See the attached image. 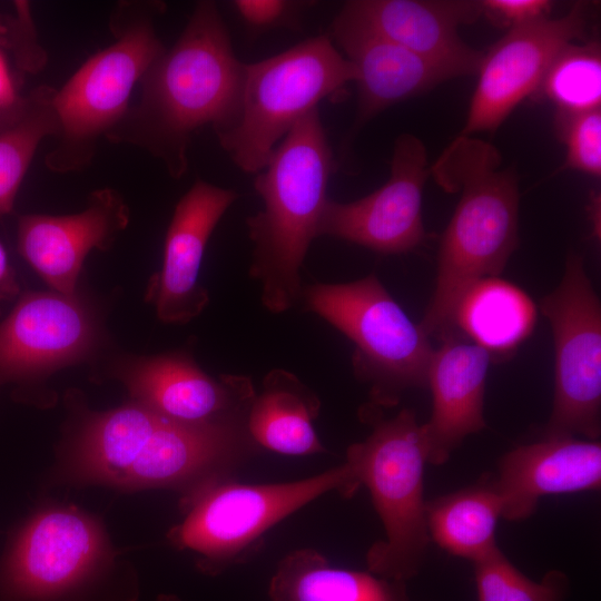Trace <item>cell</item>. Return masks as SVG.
<instances>
[{
  "instance_id": "cell-33",
  "label": "cell",
  "mask_w": 601,
  "mask_h": 601,
  "mask_svg": "<svg viewBox=\"0 0 601 601\" xmlns=\"http://www.w3.org/2000/svg\"><path fill=\"white\" fill-rule=\"evenodd\" d=\"M20 296V285L16 272L11 266L8 254L0 243V315L1 305L4 302L16 299Z\"/></svg>"
},
{
  "instance_id": "cell-27",
  "label": "cell",
  "mask_w": 601,
  "mask_h": 601,
  "mask_svg": "<svg viewBox=\"0 0 601 601\" xmlns=\"http://www.w3.org/2000/svg\"><path fill=\"white\" fill-rule=\"evenodd\" d=\"M556 106V112L600 109L601 50L597 41L566 45L552 60L536 92Z\"/></svg>"
},
{
  "instance_id": "cell-28",
  "label": "cell",
  "mask_w": 601,
  "mask_h": 601,
  "mask_svg": "<svg viewBox=\"0 0 601 601\" xmlns=\"http://www.w3.org/2000/svg\"><path fill=\"white\" fill-rule=\"evenodd\" d=\"M477 601H564L570 580L550 570L540 582L524 575L497 546L473 563Z\"/></svg>"
},
{
  "instance_id": "cell-26",
  "label": "cell",
  "mask_w": 601,
  "mask_h": 601,
  "mask_svg": "<svg viewBox=\"0 0 601 601\" xmlns=\"http://www.w3.org/2000/svg\"><path fill=\"white\" fill-rule=\"evenodd\" d=\"M55 91L52 87L40 86L28 92L19 117L0 130V216L13 210L39 145L58 134Z\"/></svg>"
},
{
  "instance_id": "cell-6",
  "label": "cell",
  "mask_w": 601,
  "mask_h": 601,
  "mask_svg": "<svg viewBox=\"0 0 601 601\" xmlns=\"http://www.w3.org/2000/svg\"><path fill=\"white\" fill-rule=\"evenodd\" d=\"M155 8L140 3L119 7L111 23L116 40L55 91L58 134L46 157L50 170H82L90 164L98 139L125 118L135 86L165 51L152 23Z\"/></svg>"
},
{
  "instance_id": "cell-11",
  "label": "cell",
  "mask_w": 601,
  "mask_h": 601,
  "mask_svg": "<svg viewBox=\"0 0 601 601\" xmlns=\"http://www.w3.org/2000/svg\"><path fill=\"white\" fill-rule=\"evenodd\" d=\"M554 341V394L548 436L601 432V306L583 259L571 253L558 287L541 304Z\"/></svg>"
},
{
  "instance_id": "cell-24",
  "label": "cell",
  "mask_w": 601,
  "mask_h": 601,
  "mask_svg": "<svg viewBox=\"0 0 601 601\" xmlns=\"http://www.w3.org/2000/svg\"><path fill=\"white\" fill-rule=\"evenodd\" d=\"M535 322L536 308L531 297L495 276L466 289L454 313L453 331L459 328L467 341L493 357L514 351L531 335Z\"/></svg>"
},
{
  "instance_id": "cell-10",
  "label": "cell",
  "mask_w": 601,
  "mask_h": 601,
  "mask_svg": "<svg viewBox=\"0 0 601 601\" xmlns=\"http://www.w3.org/2000/svg\"><path fill=\"white\" fill-rule=\"evenodd\" d=\"M305 306L355 345L353 367L371 385L376 405H395L412 387H425L434 348L374 274L349 283H316L302 290Z\"/></svg>"
},
{
  "instance_id": "cell-14",
  "label": "cell",
  "mask_w": 601,
  "mask_h": 601,
  "mask_svg": "<svg viewBox=\"0 0 601 601\" xmlns=\"http://www.w3.org/2000/svg\"><path fill=\"white\" fill-rule=\"evenodd\" d=\"M581 4L558 19L511 28L483 53L466 122L459 136L495 131L513 109L535 93L555 56L584 32Z\"/></svg>"
},
{
  "instance_id": "cell-29",
  "label": "cell",
  "mask_w": 601,
  "mask_h": 601,
  "mask_svg": "<svg viewBox=\"0 0 601 601\" xmlns=\"http://www.w3.org/2000/svg\"><path fill=\"white\" fill-rule=\"evenodd\" d=\"M555 129L566 146V157L560 171L579 170L593 177L601 174V111L555 114Z\"/></svg>"
},
{
  "instance_id": "cell-8",
  "label": "cell",
  "mask_w": 601,
  "mask_h": 601,
  "mask_svg": "<svg viewBox=\"0 0 601 601\" xmlns=\"http://www.w3.org/2000/svg\"><path fill=\"white\" fill-rule=\"evenodd\" d=\"M345 463L357 487L368 489L385 531L366 553L368 571L395 581L414 578L431 540L423 494L427 451L414 412L375 422L364 441L348 446Z\"/></svg>"
},
{
  "instance_id": "cell-31",
  "label": "cell",
  "mask_w": 601,
  "mask_h": 601,
  "mask_svg": "<svg viewBox=\"0 0 601 601\" xmlns=\"http://www.w3.org/2000/svg\"><path fill=\"white\" fill-rule=\"evenodd\" d=\"M305 3L287 0H235L231 7L253 32L293 27Z\"/></svg>"
},
{
  "instance_id": "cell-32",
  "label": "cell",
  "mask_w": 601,
  "mask_h": 601,
  "mask_svg": "<svg viewBox=\"0 0 601 601\" xmlns=\"http://www.w3.org/2000/svg\"><path fill=\"white\" fill-rule=\"evenodd\" d=\"M481 4L494 21L511 28L549 18L552 8L548 0H485Z\"/></svg>"
},
{
  "instance_id": "cell-25",
  "label": "cell",
  "mask_w": 601,
  "mask_h": 601,
  "mask_svg": "<svg viewBox=\"0 0 601 601\" xmlns=\"http://www.w3.org/2000/svg\"><path fill=\"white\" fill-rule=\"evenodd\" d=\"M500 518L502 501L494 481L485 480L426 502L430 539L447 553L472 563L497 548Z\"/></svg>"
},
{
  "instance_id": "cell-15",
  "label": "cell",
  "mask_w": 601,
  "mask_h": 601,
  "mask_svg": "<svg viewBox=\"0 0 601 601\" xmlns=\"http://www.w3.org/2000/svg\"><path fill=\"white\" fill-rule=\"evenodd\" d=\"M111 374L131 402L187 424L247 421L256 396L249 377H211L186 352L124 357L114 363Z\"/></svg>"
},
{
  "instance_id": "cell-17",
  "label": "cell",
  "mask_w": 601,
  "mask_h": 601,
  "mask_svg": "<svg viewBox=\"0 0 601 601\" xmlns=\"http://www.w3.org/2000/svg\"><path fill=\"white\" fill-rule=\"evenodd\" d=\"M129 223V208L111 188L90 194L87 207L71 215L28 214L18 219L20 256L51 290L75 295L92 249H107Z\"/></svg>"
},
{
  "instance_id": "cell-23",
  "label": "cell",
  "mask_w": 601,
  "mask_h": 601,
  "mask_svg": "<svg viewBox=\"0 0 601 601\" xmlns=\"http://www.w3.org/2000/svg\"><path fill=\"white\" fill-rule=\"evenodd\" d=\"M269 601H410L403 581L332 566L317 550L303 548L278 563Z\"/></svg>"
},
{
  "instance_id": "cell-9",
  "label": "cell",
  "mask_w": 601,
  "mask_h": 601,
  "mask_svg": "<svg viewBox=\"0 0 601 601\" xmlns=\"http://www.w3.org/2000/svg\"><path fill=\"white\" fill-rule=\"evenodd\" d=\"M357 489L345 462L292 482L243 484L225 479L184 500L186 516L167 536L175 548L198 555L199 571L217 575L245 562L272 526L307 503L329 492L351 497Z\"/></svg>"
},
{
  "instance_id": "cell-1",
  "label": "cell",
  "mask_w": 601,
  "mask_h": 601,
  "mask_svg": "<svg viewBox=\"0 0 601 601\" xmlns=\"http://www.w3.org/2000/svg\"><path fill=\"white\" fill-rule=\"evenodd\" d=\"M258 446L247 421L187 424L130 402L86 411L71 437L68 472L120 489H176L184 500L230 479Z\"/></svg>"
},
{
  "instance_id": "cell-12",
  "label": "cell",
  "mask_w": 601,
  "mask_h": 601,
  "mask_svg": "<svg viewBox=\"0 0 601 601\" xmlns=\"http://www.w3.org/2000/svg\"><path fill=\"white\" fill-rule=\"evenodd\" d=\"M98 339L95 313L77 294L22 293L0 322V387L27 385L83 362Z\"/></svg>"
},
{
  "instance_id": "cell-2",
  "label": "cell",
  "mask_w": 601,
  "mask_h": 601,
  "mask_svg": "<svg viewBox=\"0 0 601 601\" xmlns=\"http://www.w3.org/2000/svg\"><path fill=\"white\" fill-rule=\"evenodd\" d=\"M244 67L215 2H199L141 78L137 105L106 137L146 149L173 178L183 177L194 135L206 126L217 135L236 120Z\"/></svg>"
},
{
  "instance_id": "cell-16",
  "label": "cell",
  "mask_w": 601,
  "mask_h": 601,
  "mask_svg": "<svg viewBox=\"0 0 601 601\" xmlns=\"http://www.w3.org/2000/svg\"><path fill=\"white\" fill-rule=\"evenodd\" d=\"M237 198L233 189L197 180L178 200L165 237L161 268L146 290V300L161 322L188 323L208 304V292L199 284L204 253Z\"/></svg>"
},
{
  "instance_id": "cell-22",
  "label": "cell",
  "mask_w": 601,
  "mask_h": 601,
  "mask_svg": "<svg viewBox=\"0 0 601 601\" xmlns=\"http://www.w3.org/2000/svg\"><path fill=\"white\" fill-rule=\"evenodd\" d=\"M321 402L297 376L285 370L270 371L263 388L250 405L247 430L259 447L272 452L303 456L326 452L313 422Z\"/></svg>"
},
{
  "instance_id": "cell-4",
  "label": "cell",
  "mask_w": 601,
  "mask_h": 601,
  "mask_svg": "<svg viewBox=\"0 0 601 601\" xmlns=\"http://www.w3.org/2000/svg\"><path fill=\"white\" fill-rule=\"evenodd\" d=\"M334 160L318 109L280 140L254 180L263 208L246 219L254 245L249 275L265 308L279 314L302 295L300 268L328 201Z\"/></svg>"
},
{
  "instance_id": "cell-18",
  "label": "cell",
  "mask_w": 601,
  "mask_h": 601,
  "mask_svg": "<svg viewBox=\"0 0 601 601\" xmlns=\"http://www.w3.org/2000/svg\"><path fill=\"white\" fill-rule=\"evenodd\" d=\"M342 10L455 77L479 70L483 52L465 45L457 29L479 18L483 12L481 1L353 0Z\"/></svg>"
},
{
  "instance_id": "cell-30",
  "label": "cell",
  "mask_w": 601,
  "mask_h": 601,
  "mask_svg": "<svg viewBox=\"0 0 601 601\" xmlns=\"http://www.w3.org/2000/svg\"><path fill=\"white\" fill-rule=\"evenodd\" d=\"M31 19L27 20L18 33L9 36V28L0 21V130L13 122L21 114L26 96L19 91L17 78L11 67L8 49H18L36 55H43L38 45L13 46L11 42L33 28Z\"/></svg>"
},
{
  "instance_id": "cell-19",
  "label": "cell",
  "mask_w": 601,
  "mask_h": 601,
  "mask_svg": "<svg viewBox=\"0 0 601 601\" xmlns=\"http://www.w3.org/2000/svg\"><path fill=\"white\" fill-rule=\"evenodd\" d=\"M494 483L502 501V518L526 519L543 496L600 489V442L544 435L504 454Z\"/></svg>"
},
{
  "instance_id": "cell-3",
  "label": "cell",
  "mask_w": 601,
  "mask_h": 601,
  "mask_svg": "<svg viewBox=\"0 0 601 601\" xmlns=\"http://www.w3.org/2000/svg\"><path fill=\"white\" fill-rule=\"evenodd\" d=\"M500 166L493 145L457 136L430 167L445 191L461 197L441 240L434 292L420 323L428 337L452 334L460 298L474 283L499 276L518 246V178Z\"/></svg>"
},
{
  "instance_id": "cell-7",
  "label": "cell",
  "mask_w": 601,
  "mask_h": 601,
  "mask_svg": "<svg viewBox=\"0 0 601 601\" xmlns=\"http://www.w3.org/2000/svg\"><path fill=\"white\" fill-rule=\"evenodd\" d=\"M101 526L75 509L36 514L0 560V601H136L131 573L108 563Z\"/></svg>"
},
{
  "instance_id": "cell-5",
  "label": "cell",
  "mask_w": 601,
  "mask_h": 601,
  "mask_svg": "<svg viewBox=\"0 0 601 601\" xmlns=\"http://www.w3.org/2000/svg\"><path fill=\"white\" fill-rule=\"evenodd\" d=\"M356 80V68L327 35L245 65L237 118L217 134L219 144L239 169L258 174L304 116Z\"/></svg>"
},
{
  "instance_id": "cell-20",
  "label": "cell",
  "mask_w": 601,
  "mask_h": 601,
  "mask_svg": "<svg viewBox=\"0 0 601 601\" xmlns=\"http://www.w3.org/2000/svg\"><path fill=\"white\" fill-rule=\"evenodd\" d=\"M332 38L357 70L356 125L454 78L449 69L393 42L341 10Z\"/></svg>"
},
{
  "instance_id": "cell-34",
  "label": "cell",
  "mask_w": 601,
  "mask_h": 601,
  "mask_svg": "<svg viewBox=\"0 0 601 601\" xmlns=\"http://www.w3.org/2000/svg\"><path fill=\"white\" fill-rule=\"evenodd\" d=\"M155 601H181L175 594H159Z\"/></svg>"
},
{
  "instance_id": "cell-21",
  "label": "cell",
  "mask_w": 601,
  "mask_h": 601,
  "mask_svg": "<svg viewBox=\"0 0 601 601\" xmlns=\"http://www.w3.org/2000/svg\"><path fill=\"white\" fill-rule=\"evenodd\" d=\"M491 359L484 348L453 335L433 351L426 377L433 407L430 420L422 424L427 463H446L466 436L485 427L483 405Z\"/></svg>"
},
{
  "instance_id": "cell-13",
  "label": "cell",
  "mask_w": 601,
  "mask_h": 601,
  "mask_svg": "<svg viewBox=\"0 0 601 601\" xmlns=\"http://www.w3.org/2000/svg\"><path fill=\"white\" fill-rule=\"evenodd\" d=\"M430 175L422 140L411 134L398 136L387 181L357 200L339 203L328 199L318 236L344 239L382 254H403L415 249L426 237L422 195Z\"/></svg>"
}]
</instances>
